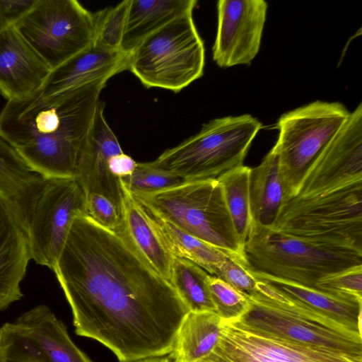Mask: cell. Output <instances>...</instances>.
Returning <instances> with one entry per match:
<instances>
[{"instance_id": "obj_23", "label": "cell", "mask_w": 362, "mask_h": 362, "mask_svg": "<svg viewBox=\"0 0 362 362\" xmlns=\"http://www.w3.org/2000/svg\"><path fill=\"white\" fill-rule=\"evenodd\" d=\"M251 272L257 279L284 293L361 329L362 297L349 293L309 288L266 274Z\"/></svg>"}, {"instance_id": "obj_28", "label": "cell", "mask_w": 362, "mask_h": 362, "mask_svg": "<svg viewBox=\"0 0 362 362\" xmlns=\"http://www.w3.org/2000/svg\"><path fill=\"white\" fill-rule=\"evenodd\" d=\"M210 276L197 264L175 257L170 282L190 311L216 312L209 288Z\"/></svg>"}, {"instance_id": "obj_8", "label": "cell", "mask_w": 362, "mask_h": 362, "mask_svg": "<svg viewBox=\"0 0 362 362\" xmlns=\"http://www.w3.org/2000/svg\"><path fill=\"white\" fill-rule=\"evenodd\" d=\"M205 49L192 13L172 21L129 55V69L146 88L179 92L202 76Z\"/></svg>"}, {"instance_id": "obj_17", "label": "cell", "mask_w": 362, "mask_h": 362, "mask_svg": "<svg viewBox=\"0 0 362 362\" xmlns=\"http://www.w3.org/2000/svg\"><path fill=\"white\" fill-rule=\"evenodd\" d=\"M121 184L124 193L122 222L115 233L121 235L154 272L170 282L175 257L153 216Z\"/></svg>"}, {"instance_id": "obj_30", "label": "cell", "mask_w": 362, "mask_h": 362, "mask_svg": "<svg viewBox=\"0 0 362 362\" xmlns=\"http://www.w3.org/2000/svg\"><path fill=\"white\" fill-rule=\"evenodd\" d=\"M0 362H49L13 322L0 328Z\"/></svg>"}, {"instance_id": "obj_1", "label": "cell", "mask_w": 362, "mask_h": 362, "mask_svg": "<svg viewBox=\"0 0 362 362\" xmlns=\"http://www.w3.org/2000/svg\"><path fill=\"white\" fill-rule=\"evenodd\" d=\"M53 272L76 334L101 343L119 362L171 352L190 310L118 233L76 217Z\"/></svg>"}, {"instance_id": "obj_2", "label": "cell", "mask_w": 362, "mask_h": 362, "mask_svg": "<svg viewBox=\"0 0 362 362\" xmlns=\"http://www.w3.org/2000/svg\"><path fill=\"white\" fill-rule=\"evenodd\" d=\"M107 81L8 100L0 112V136L43 178H78Z\"/></svg>"}, {"instance_id": "obj_14", "label": "cell", "mask_w": 362, "mask_h": 362, "mask_svg": "<svg viewBox=\"0 0 362 362\" xmlns=\"http://www.w3.org/2000/svg\"><path fill=\"white\" fill-rule=\"evenodd\" d=\"M264 0H220L213 59L222 68L250 64L257 54L267 18Z\"/></svg>"}, {"instance_id": "obj_5", "label": "cell", "mask_w": 362, "mask_h": 362, "mask_svg": "<svg viewBox=\"0 0 362 362\" xmlns=\"http://www.w3.org/2000/svg\"><path fill=\"white\" fill-rule=\"evenodd\" d=\"M131 194L152 216L223 251L245 257L218 180L185 182L155 192Z\"/></svg>"}, {"instance_id": "obj_11", "label": "cell", "mask_w": 362, "mask_h": 362, "mask_svg": "<svg viewBox=\"0 0 362 362\" xmlns=\"http://www.w3.org/2000/svg\"><path fill=\"white\" fill-rule=\"evenodd\" d=\"M78 216H88L87 194L80 180L44 178L26 227L32 259L54 271Z\"/></svg>"}, {"instance_id": "obj_4", "label": "cell", "mask_w": 362, "mask_h": 362, "mask_svg": "<svg viewBox=\"0 0 362 362\" xmlns=\"http://www.w3.org/2000/svg\"><path fill=\"white\" fill-rule=\"evenodd\" d=\"M243 252L251 271L316 289L321 278L362 266V252L318 245L252 221Z\"/></svg>"}, {"instance_id": "obj_6", "label": "cell", "mask_w": 362, "mask_h": 362, "mask_svg": "<svg viewBox=\"0 0 362 362\" xmlns=\"http://www.w3.org/2000/svg\"><path fill=\"white\" fill-rule=\"evenodd\" d=\"M261 127L262 123L248 114L214 119L152 163L185 182L217 180L243 165Z\"/></svg>"}, {"instance_id": "obj_18", "label": "cell", "mask_w": 362, "mask_h": 362, "mask_svg": "<svg viewBox=\"0 0 362 362\" xmlns=\"http://www.w3.org/2000/svg\"><path fill=\"white\" fill-rule=\"evenodd\" d=\"M30 259L26 229L11 204L0 196V311L22 298L20 284Z\"/></svg>"}, {"instance_id": "obj_7", "label": "cell", "mask_w": 362, "mask_h": 362, "mask_svg": "<svg viewBox=\"0 0 362 362\" xmlns=\"http://www.w3.org/2000/svg\"><path fill=\"white\" fill-rule=\"evenodd\" d=\"M271 228L318 245L362 252V181L288 199Z\"/></svg>"}, {"instance_id": "obj_24", "label": "cell", "mask_w": 362, "mask_h": 362, "mask_svg": "<svg viewBox=\"0 0 362 362\" xmlns=\"http://www.w3.org/2000/svg\"><path fill=\"white\" fill-rule=\"evenodd\" d=\"M249 195L252 221L271 228L284 200L279 158L273 148L259 165L251 168Z\"/></svg>"}, {"instance_id": "obj_27", "label": "cell", "mask_w": 362, "mask_h": 362, "mask_svg": "<svg viewBox=\"0 0 362 362\" xmlns=\"http://www.w3.org/2000/svg\"><path fill=\"white\" fill-rule=\"evenodd\" d=\"M250 171V167L243 165L217 179L222 186L225 202L243 247L252 223L249 195Z\"/></svg>"}, {"instance_id": "obj_25", "label": "cell", "mask_w": 362, "mask_h": 362, "mask_svg": "<svg viewBox=\"0 0 362 362\" xmlns=\"http://www.w3.org/2000/svg\"><path fill=\"white\" fill-rule=\"evenodd\" d=\"M222 319L212 310L189 311L183 319L169 354L171 362H200L214 349Z\"/></svg>"}, {"instance_id": "obj_37", "label": "cell", "mask_w": 362, "mask_h": 362, "mask_svg": "<svg viewBox=\"0 0 362 362\" xmlns=\"http://www.w3.org/2000/svg\"><path fill=\"white\" fill-rule=\"evenodd\" d=\"M136 162L124 152L112 156L108 161L111 174L120 179L131 175L136 166Z\"/></svg>"}, {"instance_id": "obj_19", "label": "cell", "mask_w": 362, "mask_h": 362, "mask_svg": "<svg viewBox=\"0 0 362 362\" xmlns=\"http://www.w3.org/2000/svg\"><path fill=\"white\" fill-rule=\"evenodd\" d=\"M129 55L121 51H107L91 45L51 70L41 88L42 96L100 79H110L127 69Z\"/></svg>"}, {"instance_id": "obj_20", "label": "cell", "mask_w": 362, "mask_h": 362, "mask_svg": "<svg viewBox=\"0 0 362 362\" xmlns=\"http://www.w3.org/2000/svg\"><path fill=\"white\" fill-rule=\"evenodd\" d=\"M49 362H92L71 339L66 327L45 305H39L15 321Z\"/></svg>"}, {"instance_id": "obj_38", "label": "cell", "mask_w": 362, "mask_h": 362, "mask_svg": "<svg viewBox=\"0 0 362 362\" xmlns=\"http://www.w3.org/2000/svg\"><path fill=\"white\" fill-rule=\"evenodd\" d=\"M133 362H171L168 357L165 356H156L151 358H146L141 360H138Z\"/></svg>"}, {"instance_id": "obj_13", "label": "cell", "mask_w": 362, "mask_h": 362, "mask_svg": "<svg viewBox=\"0 0 362 362\" xmlns=\"http://www.w3.org/2000/svg\"><path fill=\"white\" fill-rule=\"evenodd\" d=\"M358 181H362L361 103L305 170L292 197L315 196Z\"/></svg>"}, {"instance_id": "obj_15", "label": "cell", "mask_w": 362, "mask_h": 362, "mask_svg": "<svg viewBox=\"0 0 362 362\" xmlns=\"http://www.w3.org/2000/svg\"><path fill=\"white\" fill-rule=\"evenodd\" d=\"M122 152L117 136L105 119L104 104L100 101L78 179L87 195L97 193L106 197L121 215L123 189L119 179L110 172L108 161L112 156Z\"/></svg>"}, {"instance_id": "obj_16", "label": "cell", "mask_w": 362, "mask_h": 362, "mask_svg": "<svg viewBox=\"0 0 362 362\" xmlns=\"http://www.w3.org/2000/svg\"><path fill=\"white\" fill-rule=\"evenodd\" d=\"M50 71L14 27L0 33V93L7 101L40 90Z\"/></svg>"}, {"instance_id": "obj_34", "label": "cell", "mask_w": 362, "mask_h": 362, "mask_svg": "<svg viewBox=\"0 0 362 362\" xmlns=\"http://www.w3.org/2000/svg\"><path fill=\"white\" fill-rule=\"evenodd\" d=\"M87 213L95 223L116 232L122 222V216L116 206L106 197L97 193L87 195Z\"/></svg>"}, {"instance_id": "obj_26", "label": "cell", "mask_w": 362, "mask_h": 362, "mask_svg": "<svg viewBox=\"0 0 362 362\" xmlns=\"http://www.w3.org/2000/svg\"><path fill=\"white\" fill-rule=\"evenodd\" d=\"M153 217L173 255L197 264L211 276L227 257H240L216 247L165 220Z\"/></svg>"}, {"instance_id": "obj_10", "label": "cell", "mask_w": 362, "mask_h": 362, "mask_svg": "<svg viewBox=\"0 0 362 362\" xmlns=\"http://www.w3.org/2000/svg\"><path fill=\"white\" fill-rule=\"evenodd\" d=\"M95 26L76 0H37L13 27L52 70L93 45Z\"/></svg>"}, {"instance_id": "obj_31", "label": "cell", "mask_w": 362, "mask_h": 362, "mask_svg": "<svg viewBox=\"0 0 362 362\" xmlns=\"http://www.w3.org/2000/svg\"><path fill=\"white\" fill-rule=\"evenodd\" d=\"M119 180L131 193L155 192L185 182L175 174L156 166L152 161L137 163L133 173Z\"/></svg>"}, {"instance_id": "obj_35", "label": "cell", "mask_w": 362, "mask_h": 362, "mask_svg": "<svg viewBox=\"0 0 362 362\" xmlns=\"http://www.w3.org/2000/svg\"><path fill=\"white\" fill-rule=\"evenodd\" d=\"M317 286L327 291L344 292L362 297V266L325 276L318 281Z\"/></svg>"}, {"instance_id": "obj_36", "label": "cell", "mask_w": 362, "mask_h": 362, "mask_svg": "<svg viewBox=\"0 0 362 362\" xmlns=\"http://www.w3.org/2000/svg\"><path fill=\"white\" fill-rule=\"evenodd\" d=\"M37 0H0V33L13 27Z\"/></svg>"}, {"instance_id": "obj_9", "label": "cell", "mask_w": 362, "mask_h": 362, "mask_svg": "<svg viewBox=\"0 0 362 362\" xmlns=\"http://www.w3.org/2000/svg\"><path fill=\"white\" fill-rule=\"evenodd\" d=\"M339 102L316 100L282 115L279 138L272 148L279 158L284 202L293 197L305 170L348 119Z\"/></svg>"}, {"instance_id": "obj_22", "label": "cell", "mask_w": 362, "mask_h": 362, "mask_svg": "<svg viewBox=\"0 0 362 362\" xmlns=\"http://www.w3.org/2000/svg\"><path fill=\"white\" fill-rule=\"evenodd\" d=\"M196 0H130L120 51L129 55L148 36L172 21L192 13Z\"/></svg>"}, {"instance_id": "obj_32", "label": "cell", "mask_w": 362, "mask_h": 362, "mask_svg": "<svg viewBox=\"0 0 362 362\" xmlns=\"http://www.w3.org/2000/svg\"><path fill=\"white\" fill-rule=\"evenodd\" d=\"M209 288L216 313L223 321H236L245 313L250 306L247 295L221 279L210 276Z\"/></svg>"}, {"instance_id": "obj_21", "label": "cell", "mask_w": 362, "mask_h": 362, "mask_svg": "<svg viewBox=\"0 0 362 362\" xmlns=\"http://www.w3.org/2000/svg\"><path fill=\"white\" fill-rule=\"evenodd\" d=\"M43 181L0 136V196L11 204L25 229Z\"/></svg>"}, {"instance_id": "obj_12", "label": "cell", "mask_w": 362, "mask_h": 362, "mask_svg": "<svg viewBox=\"0 0 362 362\" xmlns=\"http://www.w3.org/2000/svg\"><path fill=\"white\" fill-rule=\"evenodd\" d=\"M200 362H362V358L292 341L239 320H222L216 345Z\"/></svg>"}, {"instance_id": "obj_33", "label": "cell", "mask_w": 362, "mask_h": 362, "mask_svg": "<svg viewBox=\"0 0 362 362\" xmlns=\"http://www.w3.org/2000/svg\"><path fill=\"white\" fill-rule=\"evenodd\" d=\"M214 276L247 294L255 289L257 281L246 259L238 256L227 257L218 266Z\"/></svg>"}, {"instance_id": "obj_3", "label": "cell", "mask_w": 362, "mask_h": 362, "mask_svg": "<svg viewBox=\"0 0 362 362\" xmlns=\"http://www.w3.org/2000/svg\"><path fill=\"white\" fill-rule=\"evenodd\" d=\"M257 279L255 289L246 293L250 306L240 322L292 341L362 358L361 329Z\"/></svg>"}, {"instance_id": "obj_29", "label": "cell", "mask_w": 362, "mask_h": 362, "mask_svg": "<svg viewBox=\"0 0 362 362\" xmlns=\"http://www.w3.org/2000/svg\"><path fill=\"white\" fill-rule=\"evenodd\" d=\"M130 0L94 13L95 26L93 45L107 51H120Z\"/></svg>"}]
</instances>
